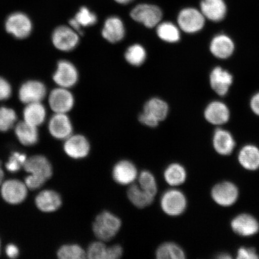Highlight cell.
Segmentation results:
<instances>
[{
    "label": "cell",
    "mask_w": 259,
    "mask_h": 259,
    "mask_svg": "<svg viewBox=\"0 0 259 259\" xmlns=\"http://www.w3.org/2000/svg\"><path fill=\"white\" fill-rule=\"evenodd\" d=\"M12 94V88L10 83L5 79L0 77V101L9 98Z\"/></svg>",
    "instance_id": "b9f144b4"
},
{
    "label": "cell",
    "mask_w": 259,
    "mask_h": 259,
    "mask_svg": "<svg viewBox=\"0 0 259 259\" xmlns=\"http://www.w3.org/2000/svg\"><path fill=\"white\" fill-rule=\"evenodd\" d=\"M236 258L238 259H257L259 255L254 248L242 247L239 248L236 253Z\"/></svg>",
    "instance_id": "ab89813d"
},
{
    "label": "cell",
    "mask_w": 259,
    "mask_h": 259,
    "mask_svg": "<svg viewBox=\"0 0 259 259\" xmlns=\"http://www.w3.org/2000/svg\"><path fill=\"white\" fill-rule=\"evenodd\" d=\"M3 198L11 204H19L24 201L27 195L25 184L16 180L5 181L1 189Z\"/></svg>",
    "instance_id": "5bb4252c"
},
{
    "label": "cell",
    "mask_w": 259,
    "mask_h": 259,
    "mask_svg": "<svg viewBox=\"0 0 259 259\" xmlns=\"http://www.w3.org/2000/svg\"><path fill=\"white\" fill-rule=\"evenodd\" d=\"M47 180L44 178L33 176L30 174L25 178V184L29 189L36 190L43 186Z\"/></svg>",
    "instance_id": "f35d334b"
},
{
    "label": "cell",
    "mask_w": 259,
    "mask_h": 259,
    "mask_svg": "<svg viewBox=\"0 0 259 259\" xmlns=\"http://www.w3.org/2000/svg\"><path fill=\"white\" fill-rule=\"evenodd\" d=\"M2 162L0 161V185H2L3 183V179H4V171L2 169Z\"/></svg>",
    "instance_id": "c3c4849f"
},
{
    "label": "cell",
    "mask_w": 259,
    "mask_h": 259,
    "mask_svg": "<svg viewBox=\"0 0 259 259\" xmlns=\"http://www.w3.org/2000/svg\"><path fill=\"white\" fill-rule=\"evenodd\" d=\"M78 77V72L76 67L69 61L61 60L58 63L53 79L60 87L69 89L76 85Z\"/></svg>",
    "instance_id": "9c48e42d"
},
{
    "label": "cell",
    "mask_w": 259,
    "mask_h": 259,
    "mask_svg": "<svg viewBox=\"0 0 259 259\" xmlns=\"http://www.w3.org/2000/svg\"><path fill=\"white\" fill-rule=\"evenodd\" d=\"M204 116L210 124L222 125L229 121L230 111L224 103L219 101L210 102L204 112Z\"/></svg>",
    "instance_id": "ffe728a7"
},
{
    "label": "cell",
    "mask_w": 259,
    "mask_h": 259,
    "mask_svg": "<svg viewBox=\"0 0 259 259\" xmlns=\"http://www.w3.org/2000/svg\"><path fill=\"white\" fill-rule=\"evenodd\" d=\"M74 103L72 94L62 87L52 91L49 97L51 108L56 113H67L73 108Z\"/></svg>",
    "instance_id": "8fae6325"
},
{
    "label": "cell",
    "mask_w": 259,
    "mask_h": 259,
    "mask_svg": "<svg viewBox=\"0 0 259 259\" xmlns=\"http://www.w3.org/2000/svg\"><path fill=\"white\" fill-rule=\"evenodd\" d=\"M15 134L22 145H34L38 140V133L36 126L24 121L18 123L15 128Z\"/></svg>",
    "instance_id": "4316f807"
},
{
    "label": "cell",
    "mask_w": 259,
    "mask_h": 259,
    "mask_svg": "<svg viewBox=\"0 0 259 259\" xmlns=\"http://www.w3.org/2000/svg\"><path fill=\"white\" fill-rule=\"evenodd\" d=\"M49 130L55 138L66 140L72 135L73 125L66 113H56L50 119Z\"/></svg>",
    "instance_id": "9a60e30c"
},
{
    "label": "cell",
    "mask_w": 259,
    "mask_h": 259,
    "mask_svg": "<svg viewBox=\"0 0 259 259\" xmlns=\"http://www.w3.org/2000/svg\"><path fill=\"white\" fill-rule=\"evenodd\" d=\"M23 115L25 122L37 127L45 120L46 109L41 102L29 103L24 110Z\"/></svg>",
    "instance_id": "83f0119b"
},
{
    "label": "cell",
    "mask_w": 259,
    "mask_h": 259,
    "mask_svg": "<svg viewBox=\"0 0 259 259\" xmlns=\"http://www.w3.org/2000/svg\"><path fill=\"white\" fill-rule=\"evenodd\" d=\"M17 119L14 109L2 107L0 108V132H5L12 128Z\"/></svg>",
    "instance_id": "e575fe53"
},
{
    "label": "cell",
    "mask_w": 259,
    "mask_h": 259,
    "mask_svg": "<svg viewBox=\"0 0 259 259\" xmlns=\"http://www.w3.org/2000/svg\"><path fill=\"white\" fill-rule=\"evenodd\" d=\"M127 198L133 205L139 209H144L153 203L155 197L147 193L138 185L133 184L127 192Z\"/></svg>",
    "instance_id": "484cf974"
},
{
    "label": "cell",
    "mask_w": 259,
    "mask_h": 259,
    "mask_svg": "<svg viewBox=\"0 0 259 259\" xmlns=\"http://www.w3.org/2000/svg\"><path fill=\"white\" fill-rule=\"evenodd\" d=\"M5 27L8 33L19 39L27 38L31 34L32 28L30 19L21 12L10 15L6 21Z\"/></svg>",
    "instance_id": "8992f818"
},
{
    "label": "cell",
    "mask_w": 259,
    "mask_h": 259,
    "mask_svg": "<svg viewBox=\"0 0 259 259\" xmlns=\"http://www.w3.org/2000/svg\"><path fill=\"white\" fill-rule=\"evenodd\" d=\"M139 176L137 167L128 160H119L112 170V177L116 184L121 186H131L134 184Z\"/></svg>",
    "instance_id": "ba28073f"
},
{
    "label": "cell",
    "mask_w": 259,
    "mask_h": 259,
    "mask_svg": "<svg viewBox=\"0 0 259 259\" xmlns=\"http://www.w3.org/2000/svg\"><path fill=\"white\" fill-rule=\"evenodd\" d=\"M65 153L73 159H83L90 153L91 145L88 139L83 135H71L64 145Z\"/></svg>",
    "instance_id": "30bf717a"
},
{
    "label": "cell",
    "mask_w": 259,
    "mask_h": 259,
    "mask_svg": "<svg viewBox=\"0 0 259 259\" xmlns=\"http://www.w3.org/2000/svg\"><path fill=\"white\" fill-rule=\"evenodd\" d=\"M6 254L10 258H15L18 256L19 250L14 244H9L6 248Z\"/></svg>",
    "instance_id": "ee69618b"
},
{
    "label": "cell",
    "mask_w": 259,
    "mask_h": 259,
    "mask_svg": "<svg viewBox=\"0 0 259 259\" xmlns=\"http://www.w3.org/2000/svg\"><path fill=\"white\" fill-rule=\"evenodd\" d=\"M131 16L134 21L143 24L146 27L152 28L160 24L163 14L156 6L141 4L132 10Z\"/></svg>",
    "instance_id": "3957f363"
},
{
    "label": "cell",
    "mask_w": 259,
    "mask_h": 259,
    "mask_svg": "<svg viewBox=\"0 0 259 259\" xmlns=\"http://www.w3.org/2000/svg\"><path fill=\"white\" fill-rule=\"evenodd\" d=\"M187 204L185 194L174 187L165 191L160 200L162 211L173 218L182 215L186 210Z\"/></svg>",
    "instance_id": "7a4b0ae2"
},
{
    "label": "cell",
    "mask_w": 259,
    "mask_h": 259,
    "mask_svg": "<svg viewBox=\"0 0 259 259\" xmlns=\"http://www.w3.org/2000/svg\"><path fill=\"white\" fill-rule=\"evenodd\" d=\"M252 111L259 116V92L252 97L250 101Z\"/></svg>",
    "instance_id": "f6af8a7d"
},
{
    "label": "cell",
    "mask_w": 259,
    "mask_h": 259,
    "mask_svg": "<svg viewBox=\"0 0 259 259\" xmlns=\"http://www.w3.org/2000/svg\"><path fill=\"white\" fill-rule=\"evenodd\" d=\"M57 255L61 259H84L87 258V252L79 245L67 244L59 249Z\"/></svg>",
    "instance_id": "836d02e7"
},
{
    "label": "cell",
    "mask_w": 259,
    "mask_h": 259,
    "mask_svg": "<svg viewBox=\"0 0 259 259\" xmlns=\"http://www.w3.org/2000/svg\"><path fill=\"white\" fill-rule=\"evenodd\" d=\"M123 248L121 245L115 244L107 248L106 259H118L123 255Z\"/></svg>",
    "instance_id": "60d3db41"
},
{
    "label": "cell",
    "mask_w": 259,
    "mask_h": 259,
    "mask_svg": "<svg viewBox=\"0 0 259 259\" xmlns=\"http://www.w3.org/2000/svg\"><path fill=\"white\" fill-rule=\"evenodd\" d=\"M239 163L244 169L255 171L259 169V148L251 144L244 146L238 155Z\"/></svg>",
    "instance_id": "44dd1931"
},
{
    "label": "cell",
    "mask_w": 259,
    "mask_h": 259,
    "mask_svg": "<svg viewBox=\"0 0 259 259\" xmlns=\"http://www.w3.org/2000/svg\"><path fill=\"white\" fill-rule=\"evenodd\" d=\"M27 160V158L25 154L15 152L6 163V169L12 173L17 172L22 167H24Z\"/></svg>",
    "instance_id": "74e56055"
},
{
    "label": "cell",
    "mask_w": 259,
    "mask_h": 259,
    "mask_svg": "<svg viewBox=\"0 0 259 259\" xmlns=\"http://www.w3.org/2000/svg\"><path fill=\"white\" fill-rule=\"evenodd\" d=\"M74 18L81 27H83L94 25L97 21L96 15L86 7L81 8Z\"/></svg>",
    "instance_id": "8d00e7d4"
},
{
    "label": "cell",
    "mask_w": 259,
    "mask_h": 259,
    "mask_svg": "<svg viewBox=\"0 0 259 259\" xmlns=\"http://www.w3.org/2000/svg\"><path fill=\"white\" fill-rule=\"evenodd\" d=\"M234 41L226 34L216 35L210 42V52L213 56L219 58L229 57L234 53Z\"/></svg>",
    "instance_id": "cb8c5ba5"
},
{
    "label": "cell",
    "mask_w": 259,
    "mask_h": 259,
    "mask_svg": "<svg viewBox=\"0 0 259 259\" xmlns=\"http://www.w3.org/2000/svg\"><path fill=\"white\" fill-rule=\"evenodd\" d=\"M144 112L157 119L158 122H161L167 118L169 106L163 100L153 98L145 103Z\"/></svg>",
    "instance_id": "f546056e"
},
{
    "label": "cell",
    "mask_w": 259,
    "mask_h": 259,
    "mask_svg": "<svg viewBox=\"0 0 259 259\" xmlns=\"http://www.w3.org/2000/svg\"><path fill=\"white\" fill-rule=\"evenodd\" d=\"M54 47L58 50L69 52L74 50L79 42L78 33L67 26H60L53 32L52 37Z\"/></svg>",
    "instance_id": "52a82bcc"
},
{
    "label": "cell",
    "mask_w": 259,
    "mask_h": 259,
    "mask_svg": "<svg viewBox=\"0 0 259 259\" xmlns=\"http://www.w3.org/2000/svg\"><path fill=\"white\" fill-rule=\"evenodd\" d=\"M211 197L218 205L223 207L234 205L239 198V192L235 184L224 181L217 184L211 190Z\"/></svg>",
    "instance_id": "277c9868"
},
{
    "label": "cell",
    "mask_w": 259,
    "mask_h": 259,
    "mask_svg": "<svg viewBox=\"0 0 259 259\" xmlns=\"http://www.w3.org/2000/svg\"><path fill=\"white\" fill-rule=\"evenodd\" d=\"M139 121H140L142 124L151 128L157 127L160 122H158L157 119L152 117L151 116L144 112L139 115Z\"/></svg>",
    "instance_id": "7bdbcfd3"
},
{
    "label": "cell",
    "mask_w": 259,
    "mask_h": 259,
    "mask_svg": "<svg viewBox=\"0 0 259 259\" xmlns=\"http://www.w3.org/2000/svg\"><path fill=\"white\" fill-rule=\"evenodd\" d=\"M157 259H184L185 251L180 245L173 242H165L160 244L155 252Z\"/></svg>",
    "instance_id": "f1b7e54d"
},
{
    "label": "cell",
    "mask_w": 259,
    "mask_h": 259,
    "mask_svg": "<svg viewBox=\"0 0 259 259\" xmlns=\"http://www.w3.org/2000/svg\"><path fill=\"white\" fill-rule=\"evenodd\" d=\"M157 34L160 39L167 43H177L181 38L179 28L170 22H165L158 24Z\"/></svg>",
    "instance_id": "4dcf8cb0"
},
{
    "label": "cell",
    "mask_w": 259,
    "mask_h": 259,
    "mask_svg": "<svg viewBox=\"0 0 259 259\" xmlns=\"http://www.w3.org/2000/svg\"><path fill=\"white\" fill-rule=\"evenodd\" d=\"M35 204L41 211L54 212L62 205V199L60 194L56 192L53 190H44L37 196Z\"/></svg>",
    "instance_id": "603a6c76"
},
{
    "label": "cell",
    "mask_w": 259,
    "mask_h": 259,
    "mask_svg": "<svg viewBox=\"0 0 259 259\" xmlns=\"http://www.w3.org/2000/svg\"><path fill=\"white\" fill-rule=\"evenodd\" d=\"M232 82V74L221 67H215L210 73V86L220 96H224L228 92Z\"/></svg>",
    "instance_id": "d6986e66"
},
{
    "label": "cell",
    "mask_w": 259,
    "mask_h": 259,
    "mask_svg": "<svg viewBox=\"0 0 259 259\" xmlns=\"http://www.w3.org/2000/svg\"><path fill=\"white\" fill-rule=\"evenodd\" d=\"M163 178L168 185L176 188L185 183L187 178V171L182 164L172 163L165 168Z\"/></svg>",
    "instance_id": "d4e9b609"
},
{
    "label": "cell",
    "mask_w": 259,
    "mask_h": 259,
    "mask_svg": "<svg viewBox=\"0 0 259 259\" xmlns=\"http://www.w3.org/2000/svg\"><path fill=\"white\" fill-rule=\"evenodd\" d=\"M212 145L217 153L226 156L233 153L236 142L231 133L224 129L218 128L213 134Z\"/></svg>",
    "instance_id": "e0dca14e"
},
{
    "label": "cell",
    "mask_w": 259,
    "mask_h": 259,
    "mask_svg": "<svg viewBox=\"0 0 259 259\" xmlns=\"http://www.w3.org/2000/svg\"><path fill=\"white\" fill-rule=\"evenodd\" d=\"M47 95V89L40 81L29 80L21 87L19 98L25 104L41 102Z\"/></svg>",
    "instance_id": "4fadbf2b"
},
{
    "label": "cell",
    "mask_w": 259,
    "mask_h": 259,
    "mask_svg": "<svg viewBox=\"0 0 259 259\" xmlns=\"http://www.w3.org/2000/svg\"><path fill=\"white\" fill-rule=\"evenodd\" d=\"M200 11L205 18L218 22L225 17L227 8L223 0H202L200 4Z\"/></svg>",
    "instance_id": "7402d4cb"
},
{
    "label": "cell",
    "mask_w": 259,
    "mask_h": 259,
    "mask_svg": "<svg viewBox=\"0 0 259 259\" xmlns=\"http://www.w3.org/2000/svg\"><path fill=\"white\" fill-rule=\"evenodd\" d=\"M217 258L219 259H229L231 258V255L228 253L220 254Z\"/></svg>",
    "instance_id": "7dc6e473"
},
{
    "label": "cell",
    "mask_w": 259,
    "mask_h": 259,
    "mask_svg": "<svg viewBox=\"0 0 259 259\" xmlns=\"http://www.w3.org/2000/svg\"><path fill=\"white\" fill-rule=\"evenodd\" d=\"M105 242L97 241L90 244L86 251L87 258L90 259H106L107 252Z\"/></svg>",
    "instance_id": "d590c367"
},
{
    "label": "cell",
    "mask_w": 259,
    "mask_h": 259,
    "mask_svg": "<svg viewBox=\"0 0 259 259\" xmlns=\"http://www.w3.org/2000/svg\"><path fill=\"white\" fill-rule=\"evenodd\" d=\"M180 28L187 33H194L201 30L205 23V17L201 11L194 8L183 9L178 15Z\"/></svg>",
    "instance_id": "5b68a950"
},
{
    "label": "cell",
    "mask_w": 259,
    "mask_h": 259,
    "mask_svg": "<svg viewBox=\"0 0 259 259\" xmlns=\"http://www.w3.org/2000/svg\"><path fill=\"white\" fill-rule=\"evenodd\" d=\"M147 53L141 45L135 44L130 47L125 53L126 61L134 66H140L145 62Z\"/></svg>",
    "instance_id": "1f68e13d"
},
{
    "label": "cell",
    "mask_w": 259,
    "mask_h": 259,
    "mask_svg": "<svg viewBox=\"0 0 259 259\" xmlns=\"http://www.w3.org/2000/svg\"><path fill=\"white\" fill-rule=\"evenodd\" d=\"M231 228L236 234L244 237L256 235L259 232L258 220L249 213H241L233 219Z\"/></svg>",
    "instance_id": "7c38bea8"
},
{
    "label": "cell",
    "mask_w": 259,
    "mask_h": 259,
    "mask_svg": "<svg viewBox=\"0 0 259 259\" xmlns=\"http://www.w3.org/2000/svg\"><path fill=\"white\" fill-rule=\"evenodd\" d=\"M138 185L142 189L155 197L158 192V184L154 174L150 171L145 170L139 174Z\"/></svg>",
    "instance_id": "d6a6232c"
},
{
    "label": "cell",
    "mask_w": 259,
    "mask_h": 259,
    "mask_svg": "<svg viewBox=\"0 0 259 259\" xmlns=\"http://www.w3.org/2000/svg\"><path fill=\"white\" fill-rule=\"evenodd\" d=\"M69 24L70 25V27L73 28L74 31H76L77 33L79 32L80 34H82V31H81L80 29L81 26L76 20L75 18L70 19Z\"/></svg>",
    "instance_id": "bcb514c9"
},
{
    "label": "cell",
    "mask_w": 259,
    "mask_h": 259,
    "mask_svg": "<svg viewBox=\"0 0 259 259\" xmlns=\"http://www.w3.org/2000/svg\"><path fill=\"white\" fill-rule=\"evenodd\" d=\"M24 168L27 172L47 181L53 176V167L50 162L43 155H34L27 158Z\"/></svg>",
    "instance_id": "2e32d148"
},
{
    "label": "cell",
    "mask_w": 259,
    "mask_h": 259,
    "mask_svg": "<svg viewBox=\"0 0 259 259\" xmlns=\"http://www.w3.org/2000/svg\"><path fill=\"white\" fill-rule=\"evenodd\" d=\"M122 221L114 213L104 210L96 216L93 223L94 235L98 240L107 242L114 238L120 231Z\"/></svg>",
    "instance_id": "6da1fadb"
},
{
    "label": "cell",
    "mask_w": 259,
    "mask_h": 259,
    "mask_svg": "<svg viewBox=\"0 0 259 259\" xmlns=\"http://www.w3.org/2000/svg\"><path fill=\"white\" fill-rule=\"evenodd\" d=\"M125 34L124 25L120 18L111 16L106 19L102 31L105 39L110 43H117L124 38Z\"/></svg>",
    "instance_id": "ac0fdd59"
},
{
    "label": "cell",
    "mask_w": 259,
    "mask_h": 259,
    "mask_svg": "<svg viewBox=\"0 0 259 259\" xmlns=\"http://www.w3.org/2000/svg\"><path fill=\"white\" fill-rule=\"evenodd\" d=\"M116 2L121 5H127L128 3H131L133 0H115Z\"/></svg>",
    "instance_id": "681fc988"
},
{
    "label": "cell",
    "mask_w": 259,
    "mask_h": 259,
    "mask_svg": "<svg viewBox=\"0 0 259 259\" xmlns=\"http://www.w3.org/2000/svg\"><path fill=\"white\" fill-rule=\"evenodd\" d=\"M0 248H1V242H0Z\"/></svg>",
    "instance_id": "f907efd6"
}]
</instances>
